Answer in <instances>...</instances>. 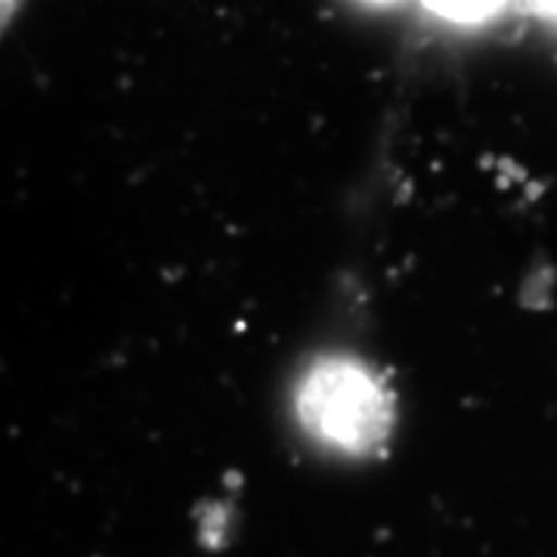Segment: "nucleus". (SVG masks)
I'll use <instances>...</instances> for the list:
<instances>
[{
	"label": "nucleus",
	"instance_id": "f257e3e1",
	"mask_svg": "<svg viewBox=\"0 0 557 557\" xmlns=\"http://www.w3.org/2000/svg\"><path fill=\"white\" fill-rule=\"evenodd\" d=\"M295 403L304 431L344 456H366L391 434V394L354 359L317 362L300 381Z\"/></svg>",
	"mask_w": 557,
	"mask_h": 557
},
{
	"label": "nucleus",
	"instance_id": "f03ea898",
	"mask_svg": "<svg viewBox=\"0 0 557 557\" xmlns=\"http://www.w3.org/2000/svg\"><path fill=\"white\" fill-rule=\"evenodd\" d=\"M424 10L437 20L461 28H478L493 22L511 0H421Z\"/></svg>",
	"mask_w": 557,
	"mask_h": 557
},
{
	"label": "nucleus",
	"instance_id": "7ed1b4c3",
	"mask_svg": "<svg viewBox=\"0 0 557 557\" xmlns=\"http://www.w3.org/2000/svg\"><path fill=\"white\" fill-rule=\"evenodd\" d=\"M530 13H536L539 20L557 25V0H520Z\"/></svg>",
	"mask_w": 557,
	"mask_h": 557
},
{
	"label": "nucleus",
	"instance_id": "20e7f679",
	"mask_svg": "<svg viewBox=\"0 0 557 557\" xmlns=\"http://www.w3.org/2000/svg\"><path fill=\"white\" fill-rule=\"evenodd\" d=\"M362 7H372V10H394L399 3H406V0H357Z\"/></svg>",
	"mask_w": 557,
	"mask_h": 557
}]
</instances>
